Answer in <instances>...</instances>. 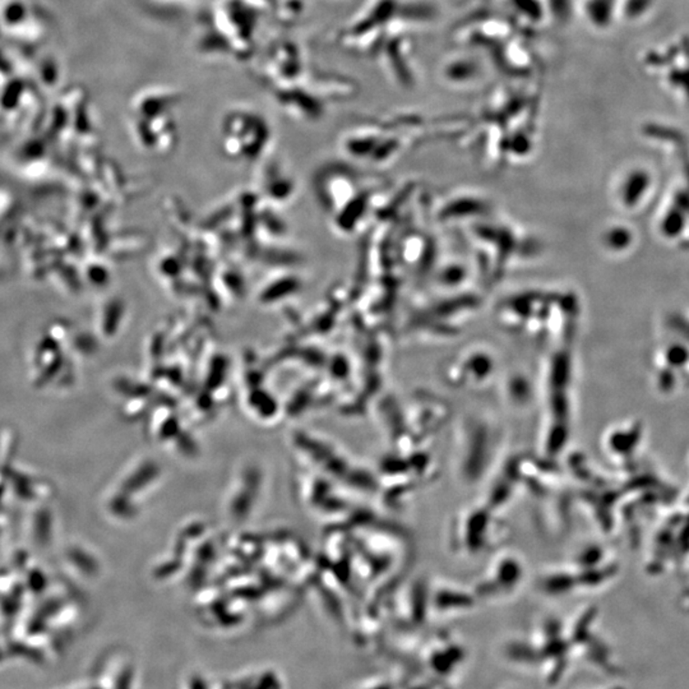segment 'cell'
Masks as SVG:
<instances>
[{
	"mask_svg": "<svg viewBox=\"0 0 689 689\" xmlns=\"http://www.w3.org/2000/svg\"><path fill=\"white\" fill-rule=\"evenodd\" d=\"M221 689H285V685L278 670L263 668L228 679Z\"/></svg>",
	"mask_w": 689,
	"mask_h": 689,
	"instance_id": "cell-1",
	"label": "cell"
}]
</instances>
